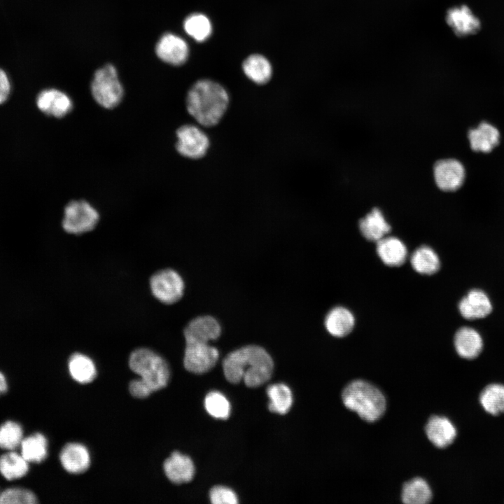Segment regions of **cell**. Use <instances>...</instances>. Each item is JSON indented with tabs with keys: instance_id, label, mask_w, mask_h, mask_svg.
I'll list each match as a JSON object with an SVG mask.
<instances>
[{
	"instance_id": "4fadbf2b",
	"label": "cell",
	"mask_w": 504,
	"mask_h": 504,
	"mask_svg": "<svg viewBox=\"0 0 504 504\" xmlns=\"http://www.w3.org/2000/svg\"><path fill=\"white\" fill-rule=\"evenodd\" d=\"M155 52L162 61L171 65L179 66L186 62L189 48L181 37L172 33H166L158 41Z\"/></svg>"
},
{
	"instance_id": "8d00e7d4",
	"label": "cell",
	"mask_w": 504,
	"mask_h": 504,
	"mask_svg": "<svg viewBox=\"0 0 504 504\" xmlns=\"http://www.w3.org/2000/svg\"><path fill=\"white\" fill-rule=\"evenodd\" d=\"M129 390L132 396L138 398H146L153 392L141 379L132 380L130 383Z\"/></svg>"
},
{
	"instance_id": "30bf717a",
	"label": "cell",
	"mask_w": 504,
	"mask_h": 504,
	"mask_svg": "<svg viewBox=\"0 0 504 504\" xmlns=\"http://www.w3.org/2000/svg\"><path fill=\"white\" fill-rule=\"evenodd\" d=\"M218 357V349L208 342L186 341L183 365L190 372L201 374L209 371Z\"/></svg>"
},
{
	"instance_id": "603a6c76",
	"label": "cell",
	"mask_w": 504,
	"mask_h": 504,
	"mask_svg": "<svg viewBox=\"0 0 504 504\" xmlns=\"http://www.w3.org/2000/svg\"><path fill=\"white\" fill-rule=\"evenodd\" d=\"M354 326V317L347 309L337 307L332 309L325 319V326L328 332L338 337L347 335Z\"/></svg>"
},
{
	"instance_id": "ba28073f",
	"label": "cell",
	"mask_w": 504,
	"mask_h": 504,
	"mask_svg": "<svg viewBox=\"0 0 504 504\" xmlns=\"http://www.w3.org/2000/svg\"><path fill=\"white\" fill-rule=\"evenodd\" d=\"M150 286L154 297L167 304L178 302L182 298L185 288L182 277L172 269L155 272L150 278Z\"/></svg>"
},
{
	"instance_id": "277c9868",
	"label": "cell",
	"mask_w": 504,
	"mask_h": 504,
	"mask_svg": "<svg viewBox=\"0 0 504 504\" xmlns=\"http://www.w3.org/2000/svg\"><path fill=\"white\" fill-rule=\"evenodd\" d=\"M129 365L153 392L162 389L168 383L170 372L167 363L149 349L139 348L132 351Z\"/></svg>"
},
{
	"instance_id": "2e32d148",
	"label": "cell",
	"mask_w": 504,
	"mask_h": 504,
	"mask_svg": "<svg viewBox=\"0 0 504 504\" xmlns=\"http://www.w3.org/2000/svg\"><path fill=\"white\" fill-rule=\"evenodd\" d=\"M426 434L435 447L445 448L450 445L456 437V429L447 418L434 415L428 419L426 428Z\"/></svg>"
},
{
	"instance_id": "4dcf8cb0",
	"label": "cell",
	"mask_w": 504,
	"mask_h": 504,
	"mask_svg": "<svg viewBox=\"0 0 504 504\" xmlns=\"http://www.w3.org/2000/svg\"><path fill=\"white\" fill-rule=\"evenodd\" d=\"M479 402L482 408L490 414L497 415L504 412V385H488L480 394Z\"/></svg>"
},
{
	"instance_id": "9c48e42d",
	"label": "cell",
	"mask_w": 504,
	"mask_h": 504,
	"mask_svg": "<svg viewBox=\"0 0 504 504\" xmlns=\"http://www.w3.org/2000/svg\"><path fill=\"white\" fill-rule=\"evenodd\" d=\"M433 174L437 187L447 192L458 190L466 179L465 165L454 158L438 160L433 165Z\"/></svg>"
},
{
	"instance_id": "d590c367",
	"label": "cell",
	"mask_w": 504,
	"mask_h": 504,
	"mask_svg": "<svg viewBox=\"0 0 504 504\" xmlns=\"http://www.w3.org/2000/svg\"><path fill=\"white\" fill-rule=\"evenodd\" d=\"M209 498L214 504H237L238 498L230 489L223 486H214L209 492Z\"/></svg>"
},
{
	"instance_id": "ffe728a7",
	"label": "cell",
	"mask_w": 504,
	"mask_h": 504,
	"mask_svg": "<svg viewBox=\"0 0 504 504\" xmlns=\"http://www.w3.org/2000/svg\"><path fill=\"white\" fill-rule=\"evenodd\" d=\"M454 346L461 357L472 359L481 353L483 342L477 330L464 327L456 332L454 336Z\"/></svg>"
},
{
	"instance_id": "e0dca14e",
	"label": "cell",
	"mask_w": 504,
	"mask_h": 504,
	"mask_svg": "<svg viewBox=\"0 0 504 504\" xmlns=\"http://www.w3.org/2000/svg\"><path fill=\"white\" fill-rule=\"evenodd\" d=\"M167 477L173 483L188 482L194 477L195 465L192 459L180 452H173L163 465Z\"/></svg>"
},
{
	"instance_id": "52a82bcc",
	"label": "cell",
	"mask_w": 504,
	"mask_h": 504,
	"mask_svg": "<svg viewBox=\"0 0 504 504\" xmlns=\"http://www.w3.org/2000/svg\"><path fill=\"white\" fill-rule=\"evenodd\" d=\"M176 151L183 157L197 160L207 153L210 141L207 134L198 125L185 124L176 131Z\"/></svg>"
},
{
	"instance_id": "f546056e",
	"label": "cell",
	"mask_w": 504,
	"mask_h": 504,
	"mask_svg": "<svg viewBox=\"0 0 504 504\" xmlns=\"http://www.w3.org/2000/svg\"><path fill=\"white\" fill-rule=\"evenodd\" d=\"M267 394L270 399L268 408L274 413L284 414L290 409L293 396L290 389L284 384H274L267 388Z\"/></svg>"
},
{
	"instance_id": "7402d4cb",
	"label": "cell",
	"mask_w": 504,
	"mask_h": 504,
	"mask_svg": "<svg viewBox=\"0 0 504 504\" xmlns=\"http://www.w3.org/2000/svg\"><path fill=\"white\" fill-rule=\"evenodd\" d=\"M359 228L363 236L368 240L377 242L391 231V226L382 212L374 208L359 221Z\"/></svg>"
},
{
	"instance_id": "4316f807",
	"label": "cell",
	"mask_w": 504,
	"mask_h": 504,
	"mask_svg": "<svg viewBox=\"0 0 504 504\" xmlns=\"http://www.w3.org/2000/svg\"><path fill=\"white\" fill-rule=\"evenodd\" d=\"M21 455L28 462L40 463L48 454V441L41 433H36L23 438L21 444Z\"/></svg>"
},
{
	"instance_id": "1f68e13d",
	"label": "cell",
	"mask_w": 504,
	"mask_h": 504,
	"mask_svg": "<svg viewBox=\"0 0 504 504\" xmlns=\"http://www.w3.org/2000/svg\"><path fill=\"white\" fill-rule=\"evenodd\" d=\"M186 32L198 42L206 41L211 34L212 25L209 19L202 13H192L184 20Z\"/></svg>"
},
{
	"instance_id": "cb8c5ba5",
	"label": "cell",
	"mask_w": 504,
	"mask_h": 504,
	"mask_svg": "<svg viewBox=\"0 0 504 504\" xmlns=\"http://www.w3.org/2000/svg\"><path fill=\"white\" fill-rule=\"evenodd\" d=\"M242 69L248 79L258 85L267 83L272 74L270 62L259 54H253L246 57L242 64Z\"/></svg>"
},
{
	"instance_id": "836d02e7",
	"label": "cell",
	"mask_w": 504,
	"mask_h": 504,
	"mask_svg": "<svg viewBox=\"0 0 504 504\" xmlns=\"http://www.w3.org/2000/svg\"><path fill=\"white\" fill-rule=\"evenodd\" d=\"M204 407L206 412L216 419H225L230 414V404L219 391H211L206 396Z\"/></svg>"
},
{
	"instance_id": "7c38bea8",
	"label": "cell",
	"mask_w": 504,
	"mask_h": 504,
	"mask_svg": "<svg viewBox=\"0 0 504 504\" xmlns=\"http://www.w3.org/2000/svg\"><path fill=\"white\" fill-rule=\"evenodd\" d=\"M36 106L44 114L62 118L74 108L71 98L62 90L50 88L41 91L36 97Z\"/></svg>"
},
{
	"instance_id": "9a60e30c",
	"label": "cell",
	"mask_w": 504,
	"mask_h": 504,
	"mask_svg": "<svg viewBox=\"0 0 504 504\" xmlns=\"http://www.w3.org/2000/svg\"><path fill=\"white\" fill-rule=\"evenodd\" d=\"M186 341L209 342L219 337L221 328L216 318L205 315L191 320L184 331Z\"/></svg>"
},
{
	"instance_id": "44dd1931",
	"label": "cell",
	"mask_w": 504,
	"mask_h": 504,
	"mask_svg": "<svg viewBox=\"0 0 504 504\" xmlns=\"http://www.w3.org/2000/svg\"><path fill=\"white\" fill-rule=\"evenodd\" d=\"M377 252L386 265L396 267L403 264L407 258L405 245L395 237H384L377 242Z\"/></svg>"
},
{
	"instance_id": "f35d334b",
	"label": "cell",
	"mask_w": 504,
	"mask_h": 504,
	"mask_svg": "<svg viewBox=\"0 0 504 504\" xmlns=\"http://www.w3.org/2000/svg\"><path fill=\"white\" fill-rule=\"evenodd\" d=\"M8 384L5 376L0 372V395L7 391Z\"/></svg>"
},
{
	"instance_id": "83f0119b",
	"label": "cell",
	"mask_w": 504,
	"mask_h": 504,
	"mask_svg": "<svg viewBox=\"0 0 504 504\" xmlns=\"http://www.w3.org/2000/svg\"><path fill=\"white\" fill-rule=\"evenodd\" d=\"M411 264L418 273L430 275L439 270L440 263L437 253L430 247L422 246L412 253Z\"/></svg>"
},
{
	"instance_id": "ac0fdd59",
	"label": "cell",
	"mask_w": 504,
	"mask_h": 504,
	"mask_svg": "<svg viewBox=\"0 0 504 504\" xmlns=\"http://www.w3.org/2000/svg\"><path fill=\"white\" fill-rule=\"evenodd\" d=\"M59 460L63 468L74 474L85 472L90 464L88 449L79 443L66 444L60 452Z\"/></svg>"
},
{
	"instance_id": "e575fe53",
	"label": "cell",
	"mask_w": 504,
	"mask_h": 504,
	"mask_svg": "<svg viewBox=\"0 0 504 504\" xmlns=\"http://www.w3.org/2000/svg\"><path fill=\"white\" fill-rule=\"evenodd\" d=\"M36 495L28 489L11 487L0 493V504H35Z\"/></svg>"
},
{
	"instance_id": "74e56055",
	"label": "cell",
	"mask_w": 504,
	"mask_h": 504,
	"mask_svg": "<svg viewBox=\"0 0 504 504\" xmlns=\"http://www.w3.org/2000/svg\"><path fill=\"white\" fill-rule=\"evenodd\" d=\"M10 92V83L9 79L2 69H0V104L5 102Z\"/></svg>"
},
{
	"instance_id": "5bb4252c",
	"label": "cell",
	"mask_w": 504,
	"mask_h": 504,
	"mask_svg": "<svg viewBox=\"0 0 504 504\" xmlns=\"http://www.w3.org/2000/svg\"><path fill=\"white\" fill-rule=\"evenodd\" d=\"M446 21L454 34L460 37L474 34L481 27L479 20L465 5L449 9Z\"/></svg>"
},
{
	"instance_id": "6da1fadb",
	"label": "cell",
	"mask_w": 504,
	"mask_h": 504,
	"mask_svg": "<svg viewBox=\"0 0 504 504\" xmlns=\"http://www.w3.org/2000/svg\"><path fill=\"white\" fill-rule=\"evenodd\" d=\"M273 360L261 346L248 345L229 353L223 361L226 379L232 384L243 381L249 387L259 386L272 374Z\"/></svg>"
},
{
	"instance_id": "7a4b0ae2",
	"label": "cell",
	"mask_w": 504,
	"mask_h": 504,
	"mask_svg": "<svg viewBox=\"0 0 504 504\" xmlns=\"http://www.w3.org/2000/svg\"><path fill=\"white\" fill-rule=\"evenodd\" d=\"M230 97L226 89L210 80L196 81L186 97V107L190 115L203 127L217 125L226 113Z\"/></svg>"
},
{
	"instance_id": "d6a6232c",
	"label": "cell",
	"mask_w": 504,
	"mask_h": 504,
	"mask_svg": "<svg viewBox=\"0 0 504 504\" xmlns=\"http://www.w3.org/2000/svg\"><path fill=\"white\" fill-rule=\"evenodd\" d=\"M21 426L15 421H8L0 426V447L13 451L20 446L23 439Z\"/></svg>"
},
{
	"instance_id": "d6986e66",
	"label": "cell",
	"mask_w": 504,
	"mask_h": 504,
	"mask_svg": "<svg viewBox=\"0 0 504 504\" xmlns=\"http://www.w3.org/2000/svg\"><path fill=\"white\" fill-rule=\"evenodd\" d=\"M459 312L467 319L485 317L491 311L492 306L487 295L480 290L470 291L459 302Z\"/></svg>"
},
{
	"instance_id": "3957f363",
	"label": "cell",
	"mask_w": 504,
	"mask_h": 504,
	"mask_svg": "<svg viewBox=\"0 0 504 504\" xmlns=\"http://www.w3.org/2000/svg\"><path fill=\"white\" fill-rule=\"evenodd\" d=\"M342 398L345 407L358 414L364 421L374 422L386 410V399L381 391L363 380H354L343 390Z\"/></svg>"
},
{
	"instance_id": "5b68a950",
	"label": "cell",
	"mask_w": 504,
	"mask_h": 504,
	"mask_svg": "<svg viewBox=\"0 0 504 504\" xmlns=\"http://www.w3.org/2000/svg\"><path fill=\"white\" fill-rule=\"evenodd\" d=\"M90 92L94 102L105 109H113L121 103L124 88L113 65L105 64L94 72Z\"/></svg>"
},
{
	"instance_id": "8992f818",
	"label": "cell",
	"mask_w": 504,
	"mask_h": 504,
	"mask_svg": "<svg viewBox=\"0 0 504 504\" xmlns=\"http://www.w3.org/2000/svg\"><path fill=\"white\" fill-rule=\"evenodd\" d=\"M99 220L98 211L85 200H73L64 209L63 229L69 234H81L92 230Z\"/></svg>"
},
{
	"instance_id": "8fae6325",
	"label": "cell",
	"mask_w": 504,
	"mask_h": 504,
	"mask_svg": "<svg viewBox=\"0 0 504 504\" xmlns=\"http://www.w3.org/2000/svg\"><path fill=\"white\" fill-rule=\"evenodd\" d=\"M470 148L472 152L489 153L500 144V132L491 122L482 120L468 129L466 134Z\"/></svg>"
},
{
	"instance_id": "d4e9b609",
	"label": "cell",
	"mask_w": 504,
	"mask_h": 504,
	"mask_svg": "<svg viewBox=\"0 0 504 504\" xmlns=\"http://www.w3.org/2000/svg\"><path fill=\"white\" fill-rule=\"evenodd\" d=\"M68 366L71 377L80 384L90 383L96 377L97 370L94 362L80 353L74 354L70 357Z\"/></svg>"
},
{
	"instance_id": "484cf974",
	"label": "cell",
	"mask_w": 504,
	"mask_h": 504,
	"mask_svg": "<svg viewBox=\"0 0 504 504\" xmlns=\"http://www.w3.org/2000/svg\"><path fill=\"white\" fill-rule=\"evenodd\" d=\"M401 498L407 504H426L430 502L432 491L424 479L415 477L403 485Z\"/></svg>"
},
{
	"instance_id": "f1b7e54d",
	"label": "cell",
	"mask_w": 504,
	"mask_h": 504,
	"mask_svg": "<svg viewBox=\"0 0 504 504\" xmlns=\"http://www.w3.org/2000/svg\"><path fill=\"white\" fill-rule=\"evenodd\" d=\"M28 470L29 462L21 454L9 451L0 456V472L8 480L22 477Z\"/></svg>"
}]
</instances>
